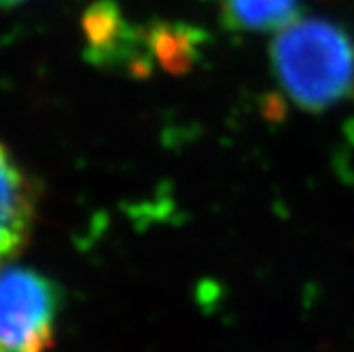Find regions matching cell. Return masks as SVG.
Listing matches in <instances>:
<instances>
[{"label":"cell","mask_w":354,"mask_h":352,"mask_svg":"<svg viewBox=\"0 0 354 352\" xmlns=\"http://www.w3.org/2000/svg\"><path fill=\"white\" fill-rule=\"evenodd\" d=\"M272 73L306 113L329 111L354 95V39L325 17H297L270 45Z\"/></svg>","instance_id":"6da1fadb"},{"label":"cell","mask_w":354,"mask_h":352,"mask_svg":"<svg viewBox=\"0 0 354 352\" xmlns=\"http://www.w3.org/2000/svg\"><path fill=\"white\" fill-rule=\"evenodd\" d=\"M62 312L59 286L17 263L0 268V352H49Z\"/></svg>","instance_id":"7a4b0ae2"},{"label":"cell","mask_w":354,"mask_h":352,"mask_svg":"<svg viewBox=\"0 0 354 352\" xmlns=\"http://www.w3.org/2000/svg\"><path fill=\"white\" fill-rule=\"evenodd\" d=\"M85 59L95 66L125 68L134 77H147L155 66L147 32L125 19L115 0H98L83 15Z\"/></svg>","instance_id":"3957f363"},{"label":"cell","mask_w":354,"mask_h":352,"mask_svg":"<svg viewBox=\"0 0 354 352\" xmlns=\"http://www.w3.org/2000/svg\"><path fill=\"white\" fill-rule=\"evenodd\" d=\"M37 189L28 172L0 140V268L11 263L35 228Z\"/></svg>","instance_id":"277c9868"},{"label":"cell","mask_w":354,"mask_h":352,"mask_svg":"<svg viewBox=\"0 0 354 352\" xmlns=\"http://www.w3.org/2000/svg\"><path fill=\"white\" fill-rule=\"evenodd\" d=\"M147 32V47L153 64H159L172 75H185L200 62L202 30L189 24L155 21Z\"/></svg>","instance_id":"5b68a950"},{"label":"cell","mask_w":354,"mask_h":352,"mask_svg":"<svg viewBox=\"0 0 354 352\" xmlns=\"http://www.w3.org/2000/svg\"><path fill=\"white\" fill-rule=\"evenodd\" d=\"M230 32H278L301 15V0H214Z\"/></svg>","instance_id":"8992f818"},{"label":"cell","mask_w":354,"mask_h":352,"mask_svg":"<svg viewBox=\"0 0 354 352\" xmlns=\"http://www.w3.org/2000/svg\"><path fill=\"white\" fill-rule=\"evenodd\" d=\"M24 3H28V0H0V7H3V9H13V7L24 5Z\"/></svg>","instance_id":"52a82bcc"}]
</instances>
